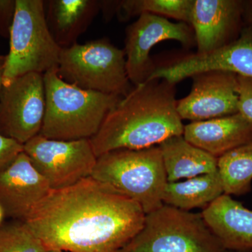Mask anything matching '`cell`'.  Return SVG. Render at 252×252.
Instances as JSON below:
<instances>
[{
  "mask_svg": "<svg viewBox=\"0 0 252 252\" xmlns=\"http://www.w3.org/2000/svg\"><path fill=\"white\" fill-rule=\"evenodd\" d=\"M201 215L227 250L252 251V210L223 193Z\"/></svg>",
  "mask_w": 252,
  "mask_h": 252,
  "instance_id": "15",
  "label": "cell"
},
{
  "mask_svg": "<svg viewBox=\"0 0 252 252\" xmlns=\"http://www.w3.org/2000/svg\"><path fill=\"white\" fill-rule=\"evenodd\" d=\"M23 152V144L0 134V172L14 161Z\"/></svg>",
  "mask_w": 252,
  "mask_h": 252,
  "instance_id": "24",
  "label": "cell"
},
{
  "mask_svg": "<svg viewBox=\"0 0 252 252\" xmlns=\"http://www.w3.org/2000/svg\"><path fill=\"white\" fill-rule=\"evenodd\" d=\"M187 66L192 74L224 70L252 77V28L245 26L238 39L228 45L204 54H193Z\"/></svg>",
  "mask_w": 252,
  "mask_h": 252,
  "instance_id": "18",
  "label": "cell"
},
{
  "mask_svg": "<svg viewBox=\"0 0 252 252\" xmlns=\"http://www.w3.org/2000/svg\"><path fill=\"white\" fill-rule=\"evenodd\" d=\"M51 190L24 152L0 172V205L6 217L16 220H26Z\"/></svg>",
  "mask_w": 252,
  "mask_h": 252,
  "instance_id": "13",
  "label": "cell"
},
{
  "mask_svg": "<svg viewBox=\"0 0 252 252\" xmlns=\"http://www.w3.org/2000/svg\"><path fill=\"white\" fill-rule=\"evenodd\" d=\"M5 56H0V91L2 88L3 71H4Z\"/></svg>",
  "mask_w": 252,
  "mask_h": 252,
  "instance_id": "27",
  "label": "cell"
},
{
  "mask_svg": "<svg viewBox=\"0 0 252 252\" xmlns=\"http://www.w3.org/2000/svg\"><path fill=\"white\" fill-rule=\"evenodd\" d=\"M5 217H6V215H5L4 210H3L2 207L0 205V227L2 225V222Z\"/></svg>",
  "mask_w": 252,
  "mask_h": 252,
  "instance_id": "28",
  "label": "cell"
},
{
  "mask_svg": "<svg viewBox=\"0 0 252 252\" xmlns=\"http://www.w3.org/2000/svg\"><path fill=\"white\" fill-rule=\"evenodd\" d=\"M58 74L81 89L122 97L132 89L124 50L106 38L62 49Z\"/></svg>",
  "mask_w": 252,
  "mask_h": 252,
  "instance_id": "7",
  "label": "cell"
},
{
  "mask_svg": "<svg viewBox=\"0 0 252 252\" xmlns=\"http://www.w3.org/2000/svg\"><path fill=\"white\" fill-rule=\"evenodd\" d=\"M223 193V185L217 170L182 182H167L162 202L164 205L185 211L202 207L204 210Z\"/></svg>",
  "mask_w": 252,
  "mask_h": 252,
  "instance_id": "19",
  "label": "cell"
},
{
  "mask_svg": "<svg viewBox=\"0 0 252 252\" xmlns=\"http://www.w3.org/2000/svg\"><path fill=\"white\" fill-rule=\"evenodd\" d=\"M46 109L40 135L51 140L91 139L122 98L63 80L58 69L44 74Z\"/></svg>",
  "mask_w": 252,
  "mask_h": 252,
  "instance_id": "3",
  "label": "cell"
},
{
  "mask_svg": "<svg viewBox=\"0 0 252 252\" xmlns=\"http://www.w3.org/2000/svg\"><path fill=\"white\" fill-rule=\"evenodd\" d=\"M47 250L22 220L0 227V252H46Z\"/></svg>",
  "mask_w": 252,
  "mask_h": 252,
  "instance_id": "22",
  "label": "cell"
},
{
  "mask_svg": "<svg viewBox=\"0 0 252 252\" xmlns=\"http://www.w3.org/2000/svg\"><path fill=\"white\" fill-rule=\"evenodd\" d=\"M16 11V0H0V36L9 38Z\"/></svg>",
  "mask_w": 252,
  "mask_h": 252,
  "instance_id": "25",
  "label": "cell"
},
{
  "mask_svg": "<svg viewBox=\"0 0 252 252\" xmlns=\"http://www.w3.org/2000/svg\"><path fill=\"white\" fill-rule=\"evenodd\" d=\"M183 137L189 143L219 158L252 142V123L240 113L191 122L184 127Z\"/></svg>",
  "mask_w": 252,
  "mask_h": 252,
  "instance_id": "14",
  "label": "cell"
},
{
  "mask_svg": "<svg viewBox=\"0 0 252 252\" xmlns=\"http://www.w3.org/2000/svg\"><path fill=\"white\" fill-rule=\"evenodd\" d=\"M23 152L51 190L67 188L91 177L97 162L90 139L51 140L39 134L23 144Z\"/></svg>",
  "mask_w": 252,
  "mask_h": 252,
  "instance_id": "8",
  "label": "cell"
},
{
  "mask_svg": "<svg viewBox=\"0 0 252 252\" xmlns=\"http://www.w3.org/2000/svg\"><path fill=\"white\" fill-rule=\"evenodd\" d=\"M9 54L5 56L3 86L29 73L58 69L62 48L53 37L42 0H16L10 31Z\"/></svg>",
  "mask_w": 252,
  "mask_h": 252,
  "instance_id": "5",
  "label": "cell"
},
{
  "mask_svg": "<svg viewBox=\"0 0 252 252\" xmlns=\"http://www.w3.org/2000/svg\"><path fill=\"white\" fill-rule=\"evenodd\" d=\"M145 217L135 200L89 177L51 190L23 221L48 250L119 252L138 233Z\"/></svg>",
  "mask_w": 252,
  "mask_h": 252,
  "instance_id": "1",
  "label": "cell"
},
{
  "mask_svg": "<svg viewBox=\"0 0 252 252\" xmlns=\"http://www.w3.org/2000/svg\"><path fill=\"white\" fill-rule=\"evenodd\" d=\"M46 109L44 74L29 73L0 91V134L25 144L40 134Z\"/></svg>",
  "mask_w": 252,
  "mask_h": 252,
  "instance_id": "9",
  "label": "cell"
},
{
  "mask_svg": "<svg viewBox=\"0 0 252 252\" xmlns=\"http://www.w3.org/2000/svg\"><path fill=\"white\" fill-rule=\"evenodd\" d=\"M165 40L179 41L185 47L193 45L195 41L191 26L173 23L157 15L141 14L126 28L124 52L131 84L137 86L149 80L157 68L149 56L151 50Z\"/></svg>",
  "mask_w": 252,
  "mask_h": 252,
  "instance_id": "10",
  "label": "cell"
},
{
  "mask_svg": "<svg viewBox=\"0 0 252 252\" xmlns=\"http://www.w3.org/2000/svg\"><path fill=\"white\" fill-rule=\"evenodd\" d=\"M46 252H69L67 251H64V250H47Z\"/></svg>",
  "mask_w": 252,
  "mask_h": 252,
  "instance_id": "29",
  "label": "cell"
},
{
  "mask_svg": "<svg viewBox=\"0 0 252 252\" xmlns=\"http://www.w3.org/2000/svg\"><path fill=\"white\" fill-rule=\"evenodd\" d=\"M217 167L224 194L242 195L249 193L252 188V142L219 158Z\"/></svg>",
  "mask_w": 252,
  "mask_h": 252,
  "instance_id": "21",
  "label": "cell"
},
{
  "mask_svg": "<svg viewBox=\"0 0 252 252\" xmlns=\"http://www.w3.org/2000/svg\"><path fill=\"white\" fill-rule=\"evenodd\" d=\"M239 113L252 123V77L238 75Z\"/></svg>",
  "mask_w": 252,
  "mask_h": 252,
  "instance_id": "23",
  "label": "cell"
},
{
  "mask_svg": "<svg viewBox=\"0 0 252 252\" xmlns=\"http://www.w3.org/2000/svg\"><path fill=\"white\" fill-rule=\"evenodd\" d=\"M191 78L190 94L177 100V110L182 120L200 122L239 112L238 74L210 70Z\"/></svg>",
  "mask_w": 252,
  "mask_h": 252,
  "instance_id": "11",
  "label": "cell"
},
{
  "mask_svg": "<svg viewBox=\"0 0 252 252\" xmlns=\"http://www.w3.org/2000/svg\"><path fill=\"white\" fill-rule=\"evenodd\" d=\"M119 252H227L201 214L163 205Z\"/></svg>",
  "mask_w": 252,
  "mask_h": 252,
  "instance_id": "6",
  "label": "cell"
},
{
  "mask_svg": "<svg viewBox=\"0 0 252 252\" xmlns=\"http://www.w3.org/2000/svg\"><path fill=\"white\" fill-rule=\"evenodd\" d=\"M176 84L147 80L123 97L90 139L94 154L117 149H142L183 135L185 126L177 110Z\"/></svg>",
  "mask_w": 252,
  "mask_h": 252,
  "instance_id": "2",
  "label": "cell"
},
{
  "mask_svg": "<svg viewBox=\"0 0 252 252\" xmlns=\"http://www.w3.org/2000/svg\"><path fill=\"white\" fill-rule=\"evenodd\" d=\"M44 3L49 31L62 49L77 44L101 9L99 0H50Z\"/></svg>",
  "mask_w": 252,
  "mask_h": 252,
  "instance_id": "16",
  "label": "cell"
},
{
  "mask_svg": "<svg viewBox=\"0 0 252 252\" xmlns=\"http://www.w3.org/2000/svg\"><path fill=\"white\" fill-rule=\"evenodd\" d=\"M158 146L167 182L212 173L218 170V158L195 147L183 135L173 136Z\"/></svg>",
  "mask_w": 252,
  "mask_h": 252,
  "instance_id": "17",
  "label": "cell"
},
{
  "mask_svg": "<svg viewBox=\"0 0 252 252\" xmlns=\"http://www.w3.org/2000/svg\"><path fill=\"white\" fill-rule=\"evenodd\" d=\"M243 18L245 26L252 28V0L245 1Z\"/></svg>",
  "mask_w": 252,
  "mask_h": 252,
  "instance_id": "26",
  "label": "cell"
},
{
  "mask_svg": "<svg viewBox=\"0 0 252 252\" xmlns=\"http://www.w3.org/2000/svg\"><path fill=\"white\" fill-rule=\"evenodd\" d=\"M91 177L135 200L146 215L164 205L162 195L167 180L158 146L102 154L97 158Z\"/></svg>",
  "mask_w": 252,
  "mask_h": 252,
  "instance_id": "4",
  "label": "cell"
},
{
  "mask_svg": "<svg viewBox=\"0 0 252 252\" xmlns=\"http://www.w3.org/2000/svg\"><path fill=\"white\" fill-rule=\"evenodd\" d=\"M245 1L193 0L190 26L198 46L196 54L212 52L238 39L244 23Z\"/></svg>",
  "mask_w": 252,
  "mask_h": 252,
  "instance_id": "12",
  "label": "cell"
},
{
  "mask_svg": "<svg viewBox=\"0 0 252 252\" xmlns=\"http://www.w3.org/2000/svg\"><path fill=\"white\" fill-rule=\"evenodd\" d=\"M193 4V0L101 1V11L106 20L115 14L119 20L126 21L134 16L151 14L189 25Z\"/></svg>",
  "mask_w": 252,
  "mask_h": 252,
  "instance_id": "20",
  "label": "cell"
}]
</instances>
